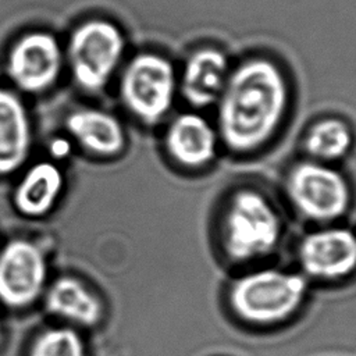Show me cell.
<instances>
[{"mask_svg":"<svg viewBox=\"0 0 356 356\" xmlns=\"http://www.w3.org/2000/svg\"><path fill=\"white\" fill-rule=\"evenodd\" d=\"M288 86L278 67L264 58L229 72L216 102V129L227 150L250 154L277 134L288 110Z\"/></svg>","mask_w":356,"mask_h":356,"instance_id":"obj_1","label":"cell"},{"mask_svg":"<svg viewBox=\"0 0 356 356\" xmlns=\"http://www.w3.org/2000/svg\"><path fill=\"white\" fill-rule=\"evenodd\" d=\"M29 356H86L79 334L71 328H49L32 343Z\"/></svg>","mask_w":356,"mask_h":356,"instance_id":"obj_17","label":"cell"},{"mask_svg":"<svg viewBox=\"0 0 356 356\" xmlns=\"http://www.w3.org/2000/svg\"><path fill=\"white\" fill-rule=\"evenodd\" d=\"M178 82L171 63L160 56L145 53L125 67L120 96L127 110L146 125H156L171 111Z\"/></svg>","mask_w":356,"mask_h":356,"instance_id":"obj_5","label":"cell"},{"mask_svg":"<svg viewBox=\"0 0 356 356\" xmlns=\"http://www.w3.org/2000/svg\"><path fill=\"white\" fill-rule=\"evenodd\" d=\"M282 217L273 200L259 189L234 191L220 217V242L225 257L250 264L273 254L282 239Z\"/></svg>","mask_w":356,"mask_h":356,"instance_id":"obj_2","label":"cell"},{"mask_svg":"<svg viewBox=\"0 0 356 356\" xmlns=\"http://www.w3.org/2000/svg\"><path fill=\"white\" fill-rule=\"evenodd\" d=\"M221 142L216 125L203 114L186 111L172 117L164 131L167 156L185 170H202L218 154Z\"/></svg>","mask_w":356,"mask_h":356,"instance_id":"obj_10","label":"cell"},{"mask_svg":"<svg viewBox=\"0 0 356 356\" xmlns=\"http://www.w3.org/2000/svg\"><path fill=\"white\" fill-rule=\"evenodd\" d=\"M46 307L51 314L82 325H95L102 317V303L81 281L58 278L46 295Z\"/></svg>","mask_w":356,"mask_h":356,"instance_id":"obj_15","label":"cell"},{"mask_svg":"<svg viewBox=\"0 0 356 356\" xmlns=\"http://www.w3.org/2000/svg\"><path fill=\"white\" fill-rule=\"evenodd\" d=\"M46 273L44 256L35 243L8 242L0 252V300L10 307L31 305L42 293Z\"/></svg>","mask_w":356,"mask_h":356,"instance_id":"obj_9","label":"cell"},{"mask_svg":"<svg viewBox=\"0 0 356 356\" xmlns=\"http://www.w3.org/2000/svg\"><path fill=\"white\" fill-rule=\"evenodd\" d=\"M63 67V50L46 32H31L15 42L8 53L7 74L13 83L28 93L49 89Z\"/></svg>","mask_w":356,"mask_h":356,"instance_id":"obj_8","label":"cell"},{"mask_svg":"<svg viewBox=\"0 0 356 356\" xmlns=\"http://www.w3.org/2000/svg\"><path fill=\"white\" fill-rule=\"evenodd\" d=\"M124 53L120 29L104 19L78 25L67 44V60L75 83L88 92L102 90L117 70Z\"/></svg>","mask_w":356,"mask_h":356,"instance_id":"obj_6","label":"cell"},{"mask_svg":"<svg viewBox=\"0 0 356 356\" xmlns=\"http://www.w3.org/2000/svg\"><path fill=\"white\" fill-rule=\"evenodd\" d=\"M64 179L60 168L49 161L32 165L14 191L15 209L28 217H40L51 210Z\"/></svg>","mask_w":356,"mask_h":356,"instance_id":"obj_14","label":"cell"},{"mask_svg":"<svg viewBox=\"0 0 356 356\" xmlns=\"http://www.w3.org/2000/svg\"><path fill=\"white\" fill-rule=\"evenodd\" d=\"M309 281L299 273L260 267L236 277L228 289V305L246 324L268 327L286 321L306 300Z\"/></svg>","mask_w":356,"mask_h":356,"instance_id":"obj_3","label":"cell"},{"mask_svg":"<svg viewBox=\"0 0 356 356\" xmlns=\"http://www.w3.org/2000/svg\"><path fill=\"white\" fill-rule=\"evenodd\" d=\"M32 134L26 108L21 99L0 89V174H10L26 160Z\"/></svg>","mask_w":356,"mask_h":356,"instance_id":"obj_12","label":"cell"},{"mask_svg":"<svg viewBox=\"0 0 356 356\" xmlns=\"http://www.w3.org/2000/svg\"><path fill=\"white\" fill-rule=\"evenodd\" d=\"M296 260L307 281H342L356 271V232L343 225H320L300 238Z\"/></svg>","mask_w":356,"mask_h":356,"instance_id":"obj_7","label":"cell"},{"mask_svg":"<svg viewBox=\"0 0 356 356\" xmlns=\"http://www.w3.org/2000/svg\"><path fill=\"white\" fill-rule=\"evenodd\" d=\"M65 128L82 147L100 156L118 154L125 145L120 120L99 108H81L71 113L65 120Z\"/></svg>","mask_w":356,"mask_h":356,"instance_id":"obj_13","label":"cell"},{"mask_svg":"<svg viewBox=\"0 0 356 356\" xmlns=\"http://www.w3.org/2000/svg\"><path fill=\"white\" fill-rule=\"evenodd\" d=\"M229 75L225 56L216 49H202L193 53L184 68L179 92L193 108L216 104Z\"/></svg>","mask_w":356,"mask_h":356,"instance_id":"obj_11","label":"cell"},{"mask_svg":"<svg viewBox=\"0 0 356 356\" xmlns=\"http://www.w3.org/2000/svg\"><path fill=\"white\" fill-rule=\"evenodd\" d=\"M0 341H1V325H0Z\"/></svg>","mask_w":356,"mask_h":356,"instance_id":"obj_18","label":"cell"},{"mask_svg":"<svg viewBox=\"0 0 356 356\" xmlns=\"http://www.w3.org/2000/svg\"><path fill=\"white\" fill-rule=\"evenodd\" d=\"M285 195L300 217L321 225L342 218L352 203L345 175L332 164L312 159L291 167L285 178Z\"/></svg>","mask_w":356,"mask_h":356,"instance_id":"obj_4","label":"cell"},{"mask_svg":"<svg viewBox=\"0 0 356 356\" xmlns=\"http://www.w3.org/2000/svg\"><path fill=\"white\" fill-rule=\"evenodd\" d=\"M353 131L338 117H324L312 124L305 135L303 146L309 159L332 164L352 150Z\"/></svg>","mask_w":356,"mask_h":356,"instance_id":"obj_16","label":"cell"}]
</instances>
